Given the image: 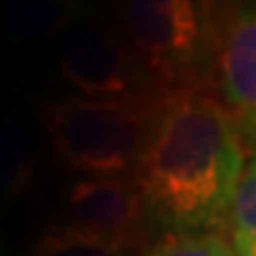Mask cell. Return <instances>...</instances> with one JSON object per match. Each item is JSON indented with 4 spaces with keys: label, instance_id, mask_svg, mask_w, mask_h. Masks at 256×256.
<instances>
[{
    "label": "cell",
    "instance_id": "30bf717a",
    "mask_svg": "<svg viewBox=\"0 0 256 256\" xmlns=\"http://www.w3.org/2000/svg\"><path fill=\"white\" fill-rule=\"evenodd\" d=\"M228 230L235 256H256V150L247 156V166L230 211Z\"/></svg>",
    "mask_w": 256,
    "mask_h": 256
},
{
    "label": "cell",
    "instance_id": "52a82bcc",
    "mask_svg": "<svg viewBox=\"0 0 256 256\" xmlns=\"http://www.w3.org/2000/svg\"><path fill=\"white\" fill-rule=\"evenodd\" d=\"M90 17L92 5L78 0H19L2 12L0 26L12 43H36L64 36Z\"/></svg>",
    "mask_w": 256,
    "mask_h": 256
},
{
    "label": "cell",
    "instance_id": "7a4b0ae2",
    "mask_svg": "<svg viewBox=\"0 0 256 256\" xmlns=\"http://www.w3.org/2000/svg\"><path fill=\"white\" fill-rule=\"evenodd\" d=\"M164 90L138 98H64L40 107L52 152L83 178L133 176Z\"/></svg>",
    "mask_w": 256,
    "mask_h": 256
},
{
    "label": "cell",
    "instance_id": "7c38bea8",
    "mask_svg": "<svg viewBox=\"0 0 256 256\" xmlns=\"http://www.w3.org/2000/svg\"><path fill=\"white\" fill-rule=\"evenodd\" d=\"M0 256H10L8 240H5V235H2V232H0Z\"/></svg>",
    "mask_w": 256,
    "mask_h": 256
},
{
    "label": "cell",
    "instance_id": "3957f363",
    "mask_svg": "<svg viewBox=\"0 0 256 256\" xmlns=\"http://www.w3.org/2000/svg\"><path fill=\"white\" fill-rule=\"evenodd\" d=\"M223 5L194 0H128L119 34L164 90L209 88L216 78Z\"/></svg>",
    "mask_w": 256,
    "mask_h": 256
},
{
    "label": "cell",
    "instance_id": "9c48e42d",
    "mask_svg": "<svg viewBox=\"0 0 256 256\" xmlns=\"http://www.w3.org/2000/svg\"><path fill=\"white\" fill-rule=\"evenodd\" d=\"M133 249L78 223H50L34 242L31 256H130Z\"/></svg>",
    "mask_w": 256,
    "mask_h": 256
},
{
    "label": "cell",
    "instance_id": "8fae6325",
    "mask_svg": "<svg viewBox=\"0 0 256 256\" xmlns=\"http://www.w3.org/2000/svg\"><path fill=\"white\" fill-rule=\"evenodd\" d=\"M140 256H235L220 232H171L159 235Z\"/></svg>",
    "mask_w": 256,
    "mask_h": 256
},
{
    "label": "cell",
    "instance_id": "8992f818",
    "mask_svg": "<svg viewBox=\"0 0 256 256\" xmlns=\"http://www.w3.org/2000/svg\"><path fill=\"white\" fill-rule=\"evenodd\" d=\"M72 220L136 249L150 226L133 178H78L66 190Z\"/></svg>",
    "mask_w": 256,
    "mask_h": 256
},
{
    "label": "cell",
    "instance_id": "6da1fadb",
    "mask_svg": "<svg viewBox=\"0 0 256 256\" xmlns=\"http://www.w3.org/2000/svg\"><path fill=\"white\" fill-rule=\"evenodd\" d=\"M244 166L247 142L218 95L164 90L133 174L150 230H226Z\"/></svg>",
    "mask_w": 256,
    "mask_h": 256
},
{
    "label": "cell",
    "instance_id": "277c9868",
    "mask_svg": "<svg viewBox=\"0 0 256 256\" xmlns=\"http://www.w3.org/2000/svg\"><path fill=\"white\" fill-rule=\"evenodd\" d=\"M60 74L83 98H138L159 88L124 36L102 26L72 28L60 38Z\"/></svg>",
    "mask_w": 256,
    "mask_h": 256
},
{
    "label": "cell",
    "instance_id": "5b68a950",
    "mask_svg": "<svg viewBox=\"0 0 256 256\" xmlns=\"http://www.w3.org/2000/svg\"><path fill=\"white\" fill-rule=\"evenodd\" d=\"M214 88L256 150V2L223 5Z\"/></svg>",
    "mask_w": 256,
    "mask_h": 256
},
{
    "label": "cell",
    "instance_id": "ba28073f",
    "mask_svg": "<svg viewBox=\"0 0 256 256\" xmlns=\"http://www.w3.org/2000/svg\"><path fill=\"white\" fill-rule=\"evenodd\" d=\"M38 174V152L31 126L17 110L0 119V211L26 197Z\"/></svg>",
    "mask_w": 256,
    "mask_h": 256
}]
</instances>
